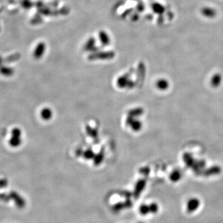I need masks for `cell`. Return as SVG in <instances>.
Returning <instances> with one entry per match:
<instances>
[{
    "mask_svg": "<svg viewBox=\"0 0 223 223\" xmlns=\"http://www.w3.org/2000/svg\"><path fill=\"white\" fill-rule=\"evenodd\" d=\"M200 201L197 198H191L186 203V210L189 212L195 211L199 206Z\"/></svg>",
    "mask_w": 223,
    "mask_h": 223,
    "instance_id": "cell-2",
    "label": "cell"
},
{
    "mask_svg": "<svg viewBox=\"0 0 223 223\" xmlns=\"http://www.w3.org/2000/svg\"><path fill=\"white\" fill-rule=\"evenodd\" d=\"M37 50H35V52L34 53V54L35 55V56H39V52H40V55H41L42 54V51H43V49H44V45L42 43L38 44V45L37 46Z\"/></svg>",
    "mask_w": 223,
    "mask_h": 223,
    "instance_id": "cell-5",
    "label": "cell"
},
{
    "mask_svg": "<svg viewBox=\"0 0 223 223\" xmlns=\"http://www.w3.org/2000/svg\"><path fill=\"white\" fill-rule=\"evenodd\" d=\"M9 197H10V199H12L14 200L16 206L18 208H23L25 207V201L24 199L20 195H19L17 193H16L15 191L11 192V193L9 194Z\"/></svg>",
    "mask_w": 223,
    "mask_h": 223,
    "instance_id": "cell-1",
    "label": "cell"
},
{
    "mask_svg": "<svg viewBox=\"0 0 223 223\" xmlns=\"http://www.w3.org/2000/svg\"><path fill=\"white\" fill-rule=\"evenodd\" d=\"M152 9L156 13H158V14L163 13L164 12V10H165L164 7L161 4H158V3L153 4Z\"/></svg>",
    "mask_w": 223,
    "mask_h": 223,
    "instance_id": "cell-4",
    "label": "cell"
},
{
    "mask_svg": "<svg viewBox=\"0 0 223 223\" xmlns=\"http://www.w3.org/2000/svg\"><path fill=\"white\" fill-rule=\"evenodd\" d=\"M7 181L6 179L0 180V188L4 187V186H7Z\"/></svg>",
    "mask_w": 223,
    "mask_h": 223,
    "instance_id": "cell-7",
    "label": "cell"
},
{
    "mask_svg": "<svg viewBox=\"0 0 223 223\" xmlns=\"http://www.w3.org/2000/svg\"><path fill=\"white\" fill-rule=\"evenodd\" d=\"M201 14L206 17H209V18H213L216 15V11L215 9L211 8V7H205L201 9Z\"/></svg>",
    "mask_w": 223,
    "mask_h": 223,
    "instance_id": "cell-3",
    "label": "cell"
},
{
    "mask_svg": "<svg viewBox=\"0 0 223 223\" xmlns=\"http://www.w3.org/2000/svg\"><path fill=\"white\" fill-rule=\"evenodd\" d=\"M0 199L3 201L7 202L10 199V197L9 196L5 194H0Z\"/></svg>",
    "mask_w": 223,
    "mask_h": 223,
    "instance_id": "cell-6",
    "label": "cell"
}]
</instances>
